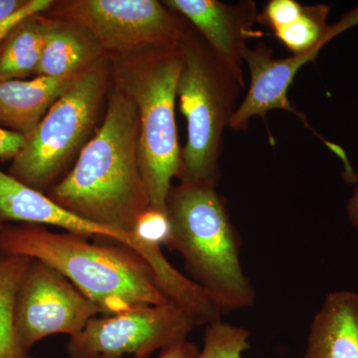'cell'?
<instances>
[{"instance_id":"obj_17","label":"cell","mask_w":358,"mask_h":358,"mask_svg":"<svg viewBox=\"0 0 358 358\" xmlns=\"http://www.w3.org/2000/svg\"><path fill=\"white\" fill-rule=\"evenodd\" d=\"M329 13V6L326 4L303 6L300 17L274 35L294 55L320 50L339 30L346 27V21L336 26L327 24Z\"/></svg>"},{"instance_id":"obj_25","label":"cell","mask_w":358,"mask_h":358,"mask_svg":"<svg viewBox=\"0 0 358 358\" xmlns=\"http://www.w3.org/2000/svg\"><path fill=\"white\" fill-rule=\"evenodd\" d=\"M27 1L28 0H0V21L20 10Z\"/></svg>"},{"instance_id":"obj_14","label":"cell","mask_w":358,"mask_h":358,"mask_svg":"<svg viewBox=\"0 0 358 358\" xmlns=\"http://www.w3.org/2000/svg\"><path fill=\"white\" fill-rule=\"evenodd\" d=\"M108 56L94 37L68 21L47 17L46 37L36 77H76Z\"/></svg>"},{"instance_id":"obj_10","label":"cell","mask_w":358,"mask_h":358,"mask_svg":"<svg viewBox=\"0 0 358 358\" xmlns=\"http://www.w3.org/2000/svg\"><path fill=\"white\" fill-rule=\"evenodd\" d=\"M164 3L182 16L199 33L211 51L242 89L245 88L243 54L246 41L258 22L256 2L227 4L218 0H166Z\"/></svg>"},{"instance_id":"obj_9","label":"cell","mask_w":358,"mask_h":358,"mask_svg":"<svg viewBox=\"0 0 358 358\" xmlns=\"http://www.w3.org/2000/svg\"><path fill=\"white\" fill-rule=\"evenodd\" d=\"M100 310L55 268L34 260L15 301V327L25 352L53 334H79Z\"/></svg>"},{"instance_id":"obj_19","label":"cell","mask_w":358,"mask_h":358,"mask_svg":"<svg viewBox=\"0 0 358 358\" xmlns=\"http://www.w3.org/2000/svg\"><path fill=\"white\" fill-rule=\"evenodd\" d=\"M171 221L167 211L150 208L138 220L136 228V237L147 244L169 245L171 239Z\"/></svg>"},{"instance_id":"obj_15","label":"cell","mask_w":358,"mask_h":358,"mask_svg":"<svg viewBox=\"0 0 358 358\" xmlns=\"http://www.w3.org/2000/svg\"><path fill=\"white\" fill-rule=\"evenodd\" d=\"M41 14L23 21L0 45V81L34 74L46 37L47 17Z\"/></svg>"},{"instance_id":"obj_8","label":"cell","mask_w":358,"mask_h":358,"mask_svg":"<svg viewBox=\"0 0 358 358\" xmlns=\"http://www.w3.org/2000/svg\"><path fill=\"white\" fill-rule=\"evenodd\" d=\"M196 327L173 303L93 317L67 345L69 358H148L186 341Z\"/></svg>"},{"instance_id":"obj_11","label":"cell","mask_w":358,"mask_h":358,"mask_svg":"<svg viewBox=\"0 0 358 358\" xmlns=\"http://www.w3.org/2000/svg\"><path fill=\"white\" fill-rule=\"evenodd\" d=\"M320 50L296 54L285 59L273 57L272 50L264 43L256 48L247 47L243 54L248 66L250 86L244 100L238 105L229 129L245 131L252 117L265 119L270 110H281L300 115L288 98L289 87L303 66L317 57Z\"/></svg>"},{"instance_id":"obj_1","label":"cell","mask_w":358,"mask_h":358,"mask_svg":"<svg viewBox=\"0 0 358 358\" xmlns=\"http://www.w3.org/2000/svg\"><path fill=\"white\" fill-rule=\"evenodd\" d=\"M46 195L80 217L136 235L152 204L141 169L138 109L115 85L100 128Z\"/></svg>"},{"instance_id":"obj_4","label":"cell","mask_w":358,"mask_h":358,"mask_svg":"<svg viewBox=\"0 0 358 358\" xmlns=\"http://www.w3.org/2000/svg\"><path fill=\"white\" fill-rule=\"evenodd\" d=\"M113 83L136 103L138 154L150 204L166 211V199L180 169L176 120L178 82L182 68L180 47L157 48L110 57Z\"/></svg>"},{"instance_id":"obj_13","label":"cell","mask_w":358,"mask_h":358,"mask_svg":"<svg viewBox=\"0 0 358 358\" xmlns=\"http://www.w3.org/2000/svg\"><path fill=\"white\" fill-rule=\"evenodd\" d=\"M77 77L0 81V127L27 138Z\"/></svg>"},{"instance_id":"obj_5","label":"cell","mask_w":358,"mask_h":358,"mask_svg":"<svg viewBox=\"0 0 358 358\" xmlns=\"http://www.w3.org/2000/svg\"><path fill=\"white\" fill-rule=\"evenodd\" d=\"M179 47L182 68L176 94L187 124V141L181 148L178 178L216 186L224 131L236 112L242 88L194 28L188 26Z\"/></svg>"},{"instance_id":"obj_3","label":"cell","mask_w":358,"mask_h":358,"mask_svg":"<svg viewBox=\"0 0 358 358\" xmlns=\"http://www.w3.org/2000/svg\"><path fill=\"white\" fill-rule=\"evenodd\" d=\"M167 245L185 260L194 282L221 312L251 308L256 293L245 274L240 241L216 186L180 182L166 199Z\"/></svg>"},{"instance_id":"obj_22","label":"cell","mask_w":358,"mask_h":358,"mask_svg":"<svg viewBox=\"0 0 358 358\" xmlns=\"http://www.w3.org/2000/svg\"><path fill=\"white\" fill-rule=\"evenodd\" d=\"M27 141L23 134L0 127V159H15L22 152Z\"/></svg>"},{"instance_id":"obj_24","label":"cell","mask_w":358,"mask_h":358,"mask_svg":"<svg viewBox=\"0 0 358 358\" xmlns=\"http://www.w3.org/2000/svg\"><path fill=\"white\" fill-rule=\"evenodd\" d=\"M346 215L352 227L358 230V185L346 202Z\"/></svg>"},{"instance_id":"obj_18","label":"cell","mask_w":358,"mask_h":358,"mask_svg":"<svg viewBox=\"0 0 358 358\" xmlns=\"http://www.w3.org/2000/svg\"><path fill=\"white\" fill-rule=\"evenodd\" d=\"M251 334L245 327L219 319L207 324L199 358H243Z\"/></svg>"},{"instance_id":"obj_2","label":"cell","mask_w":358,"mask_h":358,"mask_svg":"<svg viewBox=\"0 0 358 358\" xmlns=\"http://www.w3.org/2000/svg\"><path fill=\"white\" fill-rule=\"evenodd\" d=\"M0 255L27 257L55 268L103 317L171 303L150 264L122 244L93 243L36 224H1Z\"/></svg>"},{"instance_id":"obj_7","label":"cell","mask_w":358,"mask_h":358,"mask_svg":"<svg viewBox=\"0 0 358 358\" xmlns=\"http://www.w3.org/2000/svg\"><path fill=\"white\" fill-rule=\"evenodd\" d=\"M46 13L83 28L109 57L178 48L189 26L157 0H65L54 1Z\"/></svg>"},{"instance_id":"obj_6","label":"cell","mask_w":358,"mask_h":358,"mask_svg":"<svg viewBox=\"0 0 358 358\" xmlns=\"http://www.w3.org/2000/svg\"><path fill=\"white\" fill-rule=\"evenodd\" d=\"M110 75L109 56L79 75L27 136L9 176L45 194L57 185L89 141Z\"/></svg>"},{"instance_id":"obj_21","label":"cell","mask_w":358,"mask_h":358,"mask_svg":"<svg viewBox=\"0 0 358 358\" xmlns=\"http://www.w3.org/2000/svg\"><path fill=\"white\" fill-rule=\"evenodd\" d=\"M52 0H28L22 8L13 15L0 21V44L20 23L36 14L44 13L52 6Z\"/></svg>"},{"instance_id":"obj_23","label":"cell","mask_w":358,"mask_h":358,"mask_svg":"<svg viewBox=\"0 0 358 358\" xmlns=\"http://www.w3.org/2000/svg\"><path fill=\"white\" fill-rule=\"evenodd\" d=\"M199 348L186 339L164 350L159 358H199Z\"/></svg>"},{"instance_id":"obj_16","label":"cell","mask_w":358,"mask_h":358,"mask_svg":"<svg viewBox=\"0 0 358 358\" xmlns=\"http://www.w3.org/2000/svg\"><path fill=\"white\" fill-rule=\"evenodd\" d=\"M32 259L0 255V358H29L15 327V301Z\"/></svg>"},{"instance_id":"obj_20","label":"cell","mask_w":358,"mask_h":358,"mask_svg":"<svg viewBox=\"0 0 358 358\" xmlns=\"http://www.w3.org/2000/svg\"><path fill=\"white\" fill-rule=\"evenodd\" d=\"M303 9L296 0H271L258 13V22L275 32L298 20Z\"/></svg>"},{"instance_id":"obj_12","label":"cell","mask_w":358,"mask_h":358,"mask_svg":"<svg viewBox=\"0 0 358 358\" xmlns=\"http://www.w3.org/2000/svg\"><path fill=\"white\" fill-rule=\"evenodd\" d=\"M303 358H358V292L327 294L310 322Z\"/></svg>"},{"instance_id":"obj_26","label":"cell","mask_w":358,"mask_h":358,"mask_svg":"<svg viewBox=\"0 0 358 358\" xmlns=\"http://www.w3.org/2000/svg\"><path fill=\"white\" fill-rule=\"evenodd\" d=\"M1 224H2V222H1V221H0V225H1Z\"/></svg>"}]
</instances>
